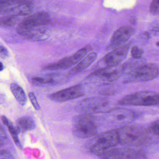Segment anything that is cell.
<instances>
[{"mask_svg": "<svg viewBox=\"0 0 159 159\" xmlns=\"http://www.w3.org/2000/svg\"><path fill=\"white\" fill-rule=\"evenodd\" d=\"M149 130L152 134L159 136V120L153 122L150 126Z\"/></svg>", "mask_w": 159, "mask_h": 159, "instance_id": "cb8c5ba5", "label": "cell"}, {"mask_svg": "<svg viewBox=\"0 0 159 159\" xmlns=\"http://www.w3.org/2000/svg\"><path fill=\"white\" fill-rule=\"evenodd\" d=\"M130 45L129 43L123 44L107 54L103 59L107 67H114L120 64L126 57Z\"/></svg>", "mask_w": 159, "mask_h": 159, "instance_id": "4fadbf2b", "label": "cell"}, {"mask_svg": "<svg viewBox=\"0 0 159 159\" xmlns=\"http://www.w3.org/2000/svg\"><path fill=\"white\" fill-rule=\"evenodd\" d=\"M99 159H144L143 152L130 148H114L102 156Z\"/></svg>", "mask_w": 159, "mask_h": 159, "instance_id": "30bf717a", "label": "cell"}, {"mask_svg": "<svg viewBox=\"0 0 159 159\" xmlns=\"http://www.w3.org/2000/svg\"><path fill=\"white\" fill-rule=\"evenodd\" d=\"M3 69H4V68H3V65H2V63H1V71H2V70H3Z\"/></svg>", "mask_w": 159, "mask_h": 159, "instance_id": "1f68e13d", "label": "cell"}, {"mask_svg": "<svg viewBox=\"0 0 159 159\" xmlns=\"http://www.w3.org/2000/svg\"><path fill=\"white\" fill-rule=\"evenodd\" d=\"M120 75V72L112 68L105 67L92 72L88 77H96L101 80L106 82H112L117 80Z\"/></svg>", "mask_w": 159, "mask_h": 159, "instance_id": "2e32d148", "label": "cell"}, {"mask_svg": "<svg viewBox=\"0 0 159 159\" xmlns=\"http://www.w3.org/2000/svg\"><path fill=\"white\" fill-rule=\"evenodd\" d=\"M119 143L116 130H111L95 136L87 144L89 151L95 155L102 156Z\"/></svg>", "mask_w": 159, "mask_h": 159, "instance_id": "7a4b0ae2", "label": "cell"}, {"mask_svg": "<svg viewBox=\"0 0 159 159\" xmlns=\"http://www.w3.org/2000/svg\"><path fill=\"white\" fill-rule=\"evenodd\" d=\"M97 57V54L95 52L91 53L85 57L78 65L71 69L68 72L69 75H74L84 70L88 67Z\"/></svg>", "mask_w": 159, "mask_h": 159, "instance_id": "e0dca14e", "label": "cell"}, {"mask_svg": "<svg viewBox=\"0 0 159 159\" xmlns=\"http://www.w3.org/2000/svg\"><path fill=\"white\" fill-rule=\"evenodd\" d=\"M152 31L153 33L156 34V33H159V27H154L152 28Z\"/></svg>", "mask_w": 159, "mask_h": 159, "instance_id": "f546056e", "label": "cell"}, {"mask_svg": "<svg viewBox=\"0 0 159 159\" xmlns=\"http://www.w3.org/2000/svg\"><path fill=\"white\" fill-rule=\"evenodd\" d=\"M130 21L132 24H135V20L134 18H131Z\"/></svg>", "mask_w": 159, "mask_h": 159, "instance_id": "4dcf8cb0", "label": "cell"}, {"mask_svg": "<svg viewBox=\"0 0 159 159\" xmlns=\"http://www.w3.org/2000/svg\"><path fill=\"white\" fill-rule=\"evenodd\" d=\"M134 29L128 26H124L118 29L112 35L106 51H112L123 45L134 32Z\"/></svg>", "mask_w": 159, "mask_h": 159, "instance_id": "8fae6325", "label": "cell"}, {"mask_svg": "<svg viewBox=\"0 0 159 159\" xmlns=\"http://www.w3.org/2000/svg\"><path fill=\"white\" fill-rule=\"evenodd\" d=\"M109 113L112 114V118L116 122L120 124H125L132 121L136 118V112L131 110L124 108H118L111 110Z\"/></svg>", "mask_w": 159, "mask_h": 159, "instance_id": "5bb4252c", "label": "cell"}, {"mask_svg": "<svg viewBox=\"0 0 159 159\" xmlns=\"http://www.w3.org/2000/svg\"><path fill=\"white\" fill-rule=\"evenodd\" d=\"M158 74L159 69L153 64L138 65L127 71L123 83L148 81L155 79Z\"/></svg>", "mask_w": 159, "mask_h": 159, "instance_id": "277c9868", "label": "cell"}, {"mask_svg": "<svg viewBox=\"0 0 159 159\" xmlns=\"http://www.w3.org/2000/svg\"><path fill=\"white\" fill-rule=\"evenodd\" d=\"M11 90L17 102L22 106H25L27 98L23 88L17 84L13 83L11 84Z\"/></svg>", "mask_w": 159, "mask_h": 159, "instance_id": "d6986e66", "label": "cell"}, {"mask_svg": "<svg viewBox=\"0 0 159 159\" xmlns=\"http://www.w3.org/2000/svg\"><path fill=\"white\" fill-rule=\"evenodd\" d=\"M0 55L2 59H6L9 57V53L8 50L4 46L1 45L0 48Z\"/></svg>", "mask_w": 159, "mask_h": 159, "instance_id": "83f0119b", "label": "cell"}, {"mask_svg": "<svg viewBox=\"0 0 159 159\" xmlns=\"http://www.w3.org/2000/svg\"><path fill=\"white\" fill-rule=\"evenodd\" d=\"M84 94V90L82 86L77 85L52 94L49 96V98L56 102H65L76 99Z\"/></svg>", "mask_w": 159, "mask_h": 159, "instance_id": "7c38bea8", "label": "cell"}, {"mask_svg": "<svg viewBox=\"0 0 159 159\" xmlns=\"http://www.w3.org/2000/svg\"><path fill=\"white\" fill-rule=\"evenodd\" d=\"M119 143L128 147H140L151 141L152 134L149 129L136 125H124L116 129Z\"/></svg>", "mask_w": 159, "mask_h": 159, "instance_id": "6da1fadb", "label": "cell"}, {"mask_svg": "<svg viewBox=\"0 0 159 159\" xmlns=\"http://www.w3.org/2000/svg\"><path fill=\"white\" fill-rule=\"evenodd\" d=\"M51 16L46 12H38L23 19L18 25L16 31L25 37L34 29L48 25L51 23Z\"/></svg>", "mask_w": 159, "mask_h": 159, "instance_id": "8992f818", "label": "cell"}, {"mask_svg": "<svg viewBox=\"0 0 159 159\" xmlns=\"http://www.w3.org/2000/svg\"><path fill=\"white\" fill-rule=\"evenodd\" d=\"M7 138V137L6 132L4 131V129L1 125V142H0L1 146H2L5 143Z\"/></svg>", "mask_w": 159, "mask_h": 159, "instance_id": "f1b7e54d", "label": "cell"}, {"mask_svg": "<svg viewBox=\"0 0 159 159\" xmlns=\"http://www.w3.org/2000/svg\"><path fill=\"white\" fill-rule=\"evenodd\" d=\"M2 15L15 16L29 15L33 10V2L25 0H1Z\"/></svg>", "mask_w": 159, "mask_h": 159, "instance_id": "52a82bcc", "label": "cell"}, {"mask_svg": "<svg viewBox=\"0 0 159 159\" xmlns=\"http://www.w3.org/2000/svg\"><path fill=\"white\" fill-rule=\"evenodd\" d=\"M7 126L8 127L9 132H10L11 134V135L15 143L16 146H17L19 148L22 149V145H21V143H20V141H19V139L18 137V134H19V132H20L19 128H18V127L16 128V127L13 125L12 124L11 122Z\"/></svg>", "mask_w": 159, "mask_h": 159, "instance_id": "7402d4cb", "label": "cell"}, {"mask_svg": "<svg viewBox=\"0 0 159 159\" xmlns=\"http://www.w3.org/2000/svg\"><path fill=\"white\" fill-rule=\"evenodd\" d=\"M17 127L20 131L27 132L35 129L36 123L35 121L30 117L25 116L21 117L17 120Z\"/></svg>", "mask_w": 159, "mask_h": 159, "instance_id": "ffe728a7", "label": "cell"}, {"mask_svg": "<svg viewBox=\"0 0 159 159\" xmlns=\"http://www.w3.org/2000/svg\"><path fill=\"white\" fill-rule=\"evenodd\" d=\"M63 77L58 73H51L43 77H35L32 78V83L36 86L54 85L63 82Z\"/></svg>", "mask_w": 159, "mask_h": 159, "instance_id": "9a60e30c", "label": "cell"}, {"mask_svg": "<svg viewBox=\"0 0 159 159\" xmlns=\"http://www.w3.org/2000/svg\"><path fill=\"white\" fill-rule=\"evenodd\" d=\"M120 106H159V94L152 91H143L127 95L118 102Z\"/></svg>", "mask_w": 159, "mask_h": 159, "instance_id": "5b68a950", "label": "cell"}, {"mask_svg": "<svg viewBox=\"0 0 159 159\" xmlns=\"http://www.w3.org/2000/svg\"><path fill=\"white\" fill-rule=\"evenodd\" d=\"M87 49L82 48L69 57H65L57 63L49 64L43 67V70H66L72 67L74 65L80 62L87 54Z\"/></svg>", "mask_w": 159, "mask_h": 159, "instance_id": "9c48e42d", "label": "cell"}, {"mask_svg": "<svg viewBox=\"0 0 159 159\" xmlns=\"http://www.w3.org/2000/svg\"><path fill=\"white\" fill-rule=\"evenodd\" d=\"M72 132L79 138L86 139L96 135L97 126L95 119L91 114H81L72 119Z\"/></svg>", "mask_w": 159, "mask_h": 159, "instance_id": "3957f363", "label": "cell"}, {"mask_svg": "<svg viewBox=\"0 0 159 159\" xmlns=\"http://www.w3.org/2000/svg\"><path fill=\"white\" fill-rule=\"evenodd\" d=\"M0 159H14L13 155L7 151L2 150L0 153Z\"/></svg>", "mask_w": 159, "mask_h": 159, "instance_id": "4316f807", "label": "cell"}, {"mask_svg": "<svg viewBox=\"0 0 159 159\" xmlns=\"http://www.w3.org/2000/svg\"><path fill=\"white\" fill-rule=\"evenodd\" d=\"M143 51L139 48L137 46H134L131 49V53L134 59H138L141 58L143 54Z\"/></svg>", "mask_w": 159, "mask_h": 159, "instance_id": "603a6c76", "label": "cell"}, {"mask_svg": "<svg viewBox=\"0 0 159 159\" xmlns=\"http://www.w3.org/2000/svg\"><path fill=\"white\" fill-rule=\"evenodd\" d=\"M150 11L153 14L159 13V0H153L150 6Z\"/></svg>", "mask_w": 159, "mask_h": 159, "instance_id": "d4e9b609", "label": "cell"}, {"mask_svg": "<svg viewBox=\"0 0 159 159\" xmlns=\"http://www.w3.org/2000/svg\"><path fill=\"white\" fill-rule=\"evenodd\" d=\"M50 36L49 30L43 27H39L34 29L28 33L25 38L27 39L34 41H39L46 40Z\"/></svg>", "mask_w": 159, "mask_h": 159, "instance_id": "ac0fdd59", "label": "cell"}, {"mask_svg": "<svg viewBox=\"0 0 159 159\" xmlns=\"http://www.w3.org/2000/svg\"><path fill=\"white\" fill-rule=\"evenodd\" d=\"M29 97L30 99L31 103H32L34 108L37 110H39L40 109V107L39 104V102L37 100L35 94L33 93H30L29 94Z\"/></svg>", "mask_w": 159, "mask_h": 159, "instance_id": "484cf974", "label": "cell"}, {"mask_svg": "<svg viewBox=\"0 0 159 159\" xmlns=\"http://www.w3.org/2000/svg\"><path fill=\"white\" fill-rule=\"evenodd\" d=\"M109 101L102 97H92L86 98L80 102L77 109L83 114H91L108 112Z\"/></svg>", "mask_w": 159, "mask_h": 159, "instance_id": "ba28073f", "label": "cell"}, {"mask_svg": "<svg viewBox=\"0 0 159 159\" xmlns=\"http://www.w3.org/2000/svg\"><path fill=\"white\" fill-rule=\"evenodd\" d=\"M18 16L13 15H7L1 18V25L3 27H12L18 22Z\"/></svg>", "mask_w": 159, "mask_h": 159, "instance_id": "44dd1931", "label": "cell"}, {"mask_svg": "<svg viewBox=\"0 0 159 159\" xmlns=\"http://www.w3.org/2000/svg\"><path fill=\"white\" fill-rule=\"evenodd\" d=\"M156 45H157L158 47H159V41L158 42L156 43Z\"/></svg>", "mask_w": 159, "mask_h": 159, "instance_id": "d6a6232c", "label": "cell"}]
</instances>
